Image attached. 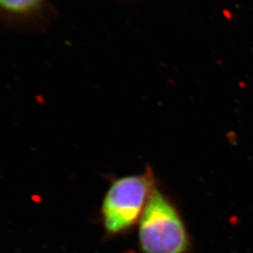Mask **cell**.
Returning a JSON list of instances; mask_svg holds the SVG:
<instances>
[{
    "label": "cell",
    "instance_id": "2",
    "mask_svg": "<svg viewBox=\"0 0 253 253\" xmlns=\"http://www.w3.org/2000/svg\"><path fill=\"white\" fill-rule=\"evenodd\" d=\"M139 243L145 253H186L190 249V235L179 209L159 188L139 221Z\"/></svg>",
    "mask_w": 253,
    "mask_h": 253
},
{
    "label": "cell",
    "instance_id": "3",
    "mask_svg": "<svg viewBox=\"0 0 253 253\" xmlns=\"http://www.w3.org/2000/svg\"><path fill=\"white\" fill-rule=\"evenodd\" d=\"M53 0H0V26L15 30L48 27L54 17Z\"/></svg>",
    "mask_w": 253,
    "mask_h": 253
},
{
    "label": "cell",
    "instance_id": "1",
    "mask_svg": "<svg viewBox=\"0 0 253 253\" xmlns=\"http://www.w3.org/2000/svg\"><path fill=\"white\" fill-rule=\"evenodd\" d=\"M157 188L155 172L149 166L142 173L113 181L101 205V217L109 235L126 232L139 222Z\"/></svg>",
    "mask_w": 253,
    "mask_h": 253
}]
</instances>
